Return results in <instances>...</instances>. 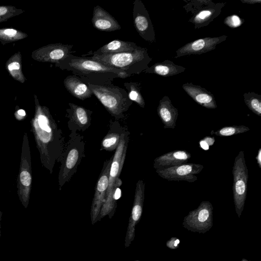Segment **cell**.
I'll return each mask as SVG.
<instances>
[{
    "label": "cell",
    "mask_w": 261,
    "mask_h": 261,
    "mask_svg": "<svg viewBox=\"0 0 261 261\" xmlns=\"http://www.w3.org/2000/svg\"><path fill=\"white\" fill-rule=\"evenodd\" d=\"M21 58L20 53H16L8 61L6 67L11 75L16 80L24 83L25 77L21 70Z\"/></svg>",
    "instance_id": "obj_25"
},
{
    "label": "cell",
    "mask_w": 261,
    "mask_h": 261,
    "mask_svg": "<svg viewBox=\"0 0 261 261\" xmlns=\"http://www.w3.org/2000/svg\"><path fill=\"white\" fill-rule=\"evenodd\" d=\"M157 113L164 124V128H175L178 112L168 96H164L160 99L157 108Z\"/></svg>",
    "instance_id": "obj_20"
},
{
    "label": "cell",
    "mask_w": 261,
    "mask_h": 261,
    "mask_svg": "<svg viewBox=\"0 0 261 261\" xmlns=\"http://www.w3.org/2000/svg\"><path fill=\"white\" fill-rule=\"evenodd\" d=\"M91 21L93 26L100 31L113 32L121 29L117 20L98 5L94 7Z\"/></svg>",
    "instance_id": "obj_19"
},
{
    "label": "cell",
    "mask_w": 261,
    "mask_h": 261,
    "mask_svg": "<svg viewBox=\"0 0 261 261\" xmlns=\"http://www.w3.org/2000/svg\"><path fill=\"white\" fill-rule=\"evenodd\" d=\"M87 84L92 94L112 116L116 119L124 117V113L133 104L125 90L113 84L105 85Z\"/></svg>",
    "instance_id": "obj_4"
},
{
    "label": "cell",
    "mask_w": 261,
    "mask_h": 261,
    "mask_svg": "<svg viewBox=\"0 0 261 261\" xmlns=\"http://www.w3.org/2000/svg\"><path fill=\"white\" fill-rule=\"evenodd\" d=\"M60 162L58 176L60 189L76 172L77 168L85 156L84 138L77 132H71Z\"/></svg>",
    "instance_id": "obj_6"
},
{
    "label": "cell",
    "mask_w": 261,
    "mask_h": 261,
    "mask_svg": "<svg viewBox=\"0 0 261 261\" xmlns=\"http://www.w3.org/2000/svg\"><path fill=\"white\" fill-rule=\"evenodd\" d=\"M32 185V162L29 139L25 133L22 138L20 163L17 179V193L24 208H27Z\"/></svg>",
    "instance_id": "obj_8"
},
{
    "label": "cell",
    "mask_w": 261,
    "mask_h": 261,
    "mask_svg": "<svg viewBox=\"0 0 261 261\" xmlns=\"http://www.w3.org/2000/svg\"><path fill=\"white\" fill-rule=\"evenodd\" d=\"M244 21V19L237 15L233 14L227 16L224 20V23L231 28H236L242 25Z\"/></svg>",
    "instance_id": "obj_30"
},
{
    "label": "cell",
    "mask_w": 261,
    "mask_h": 261,
    "mask_svg": "<svg viewBox=\"0 0 261 261\" xmlns=\"http://www.w3.org/2000/svg\"><path fill=\"white\" fill-rule=\"evenodd\" d=\"M26 37H27V34L14 29H0V41H1L5 42L16 41Z\"/></svg>",
    "instance_id": "obj_29"
},
{
    "label": "cell",
    "mask_w": 261,
    "mask_h": 261,
    "mask_svg": "<svg viewBox=\"0 0 261 261\" xmlns=\"http://www.w3.org/2000/svg\"><path fill=\"white\" fill-rule=\"evenodd\" d=\"M182 87L187 94L201 106L207 109L217 108L213 94L206 89L191 82L184 84Z\"/></svg>",
    "instance_id": "obj_17"
},
{
    "label": "cell",
    "mask_w": 261,
    "mask_h": 261,
    "mask_svg": "<svg viewBox=\"0 0 261 261\" xmlns=\"http://www.w3.org/2000/svg\"><path fill=\"white\" fill-rule=\"evenodd\" d=\"M134 42L115 39L103 45L91 55H110L126 51H132L138 48Z\"/></svg>",
    "instance_id": "obj_22"
},
{
    "label": "cell",
    "mask_w": 261,
    "mask_h": 261,
    "mask_svg": "<svg viewBox=\"0 0 261 261\" xmlns=\"http://www.w3.org/2000/svg\"><path fill=\"white\" fill-rule=\"evenodd\" d=\"M183 8L188 16V21L195 29L208 25L221 13L225 3H214L211 0H184Z\"/></svg>",
    "instance_id": "obj_7"
},
{
    "label": "cell",
    "mask_w": 261,
    "mask_h": 261,
    "mask_svg": "<svg viewBox=\"0 0 261 261\" xmlns=\"http://www.w3.org/2000/svg\"><path fill=\"white\" fill-rule=\"evenodd\" d=\"M171 242H172V241H170ZM173 242L174 243H172V244L171 243H168V246H169V245H171V246H170V248H175L176 247V246H177V245L180 243V241L178 239H176V240H175L173 241Z\"/></svg>",
    "instance_id": "obj_37"
},
{
    "label": "cell",
    "mask_w": 261,
    "mask_h": 261,
    "mask_svg": "<svg viewBox=\"0 0 261 261\" xmlns=\"http://www.w3.org/2000/svg\"><path fill=\"white\" fill-rule=\"evenodd\" d=\"M25 116V112L22 109H19L15 113L16 118L21 120Z\"/></svg>",
    "instance_id": "obj_32"
},
{
    "label": "cell",
    "mask_w": 261,
    "mask_h": 261,
    "mask_svg": "<svg viewBox=\"0 0 261 261\" xmlns=\"http://www.w3.org/2000/svg\"><path fill=\"white\" fill-rule=\"evenodd\" d=\"M66 117L69 119L68 126L71 132H84L91 125L92 111L75 104L68 103Z\"/></svg>",
    "instance_id": "obj_14"
},
{
    "label": "cell",
    "mask_w": 261,
    "mask_h": 261,
    "mask_svg": "<svg viewBox=\"0 0 261 261\" xmlns=\"http://www.w3.org/2000/svg\"><path fill=\"white\" fill-rule=\"evenodd\" d=\"M89 58L108 66L120 69L129 75L139 74L143 72L152 61L147 49L141 46L132 51L110 55H91Z\"/></svg>",
    "instance_id": "obj_3"
},
{
    "label": "cell",
    "mask_w": 261,
    "mask_h": 261,
    "mask_svg": "<svg viewBox=\"0 0 261 261\" xmlns=\"http://www.w3.org/2000/svg\"><path fill=\"white\" fill-rule=\"evenodd\" d=\"M124 130L118 122H113L101 143V149L109 151L116 150L119 144L121 135Z\"/></svg>",
    "instance_id": "obj_24"
},
{
    "label": "cell",
    "mask_w": 261,
    "mask_h": 261,
    "mask_svg": "<svg viewBox=\"0 0 261 261\" xmlns=\"http://www.w3.org/2000/svg\"><path fill=\"white\" fill-rule=\"evenodd\" d=\"M243 95L247 107L255 114L261 116V95L254 92L245 93Z\"/></svg>",
    "instance_id": "obj_27"
},
{
    "label": "cell",
    "mask_w": 261,
    "mask_h": 261,
    "mask_svg": "<svg viewBox=\"0 0 261 261\" xmlns=\"http://www.w3.org/2000/svg\"><path fill=\"white\" fill-rule=\"evenodd\" d=\"M125 89L127 90L129 99L136 102L140 107L145 108V102L141 93L140 83L137 82H125L124 83Z\"/></svg>",
    "instance_id": "obj_26"
},
{
    "label": "cell",
    "mask_w": 261,
    "mask_h": 261,
    "mask_svg": "<svg viewBox=\"0 0 261 261\" xmlns=\"http://www.w3.org/2000/svg\"><path fill=\"white\" fill-rule=\"evenodd\" d=\"M250 128L244 125H231L223 127L216 132L212 131L211 134L218 137H228L247 132Z\"/></svg>",
    "instance_id": "obj_28"
},
{
    "label": "cell",
    "mask_w": 261,
    "mask_h": 261,
    "mask_svg": "<svg viewBox=\"0 0 261 261\" xmlns=\"http://www.w3.org/2000/svg\"><path fill=\"white\" fill-rule=\"evenodd\" d=\"M199 146H200V147L204 150H208L209 149V146L208 145V144L204 141L202 139L200 140L199 142Z\"/></svg>",
    "instance_id": "obj_35"
},
{
    "label": "cell",
    "mask_w": 261,
    "mask_h": 261,
    "mask_svg": "<svg viewBox=\"0 0 261 261\" xmlns=\"http://www.w3.org/2000/svg\"><path fill=\"white\" fill-rule=\"evenodd\" d=\"M129 135V132L124 129L121 135L119 144L113 157L109 175L106 201L101 210V214L102 215L108 214L115 206V193L122 183L119 176L125 159Z\"/></svg>",
    "instance_id": "obj_5"
},
{
    "label": "cell",
    "mask_w": 261,
    "mask_h": 261,
    "mask_svg": "<svg viewBox=\"0 0 261 261\" xmlns=\"http://www.w3.org/2000/svg\"><path fill=\"white\" fill-rule=\"evenodd\" d=\"M63 84L70 94L77 99L84 100L93 95L88 84L74 74L66 76Z\"/></svg>",
    "instance_id": "obj_21"
},
{
    "label": "cell",
    "mask_w": 261,
    "mask_h": 261,
    "mask_svg": "<svg viewBox=\"0 0 261 261\" xmlns=\"http://www.w3.org/2000/svg\"><path fill=\"white\" fill-rule=\"evenodd\" d=\"M73 45L48 44L35 51L34 58L40 62L57 63L72 54Z\"/></svg>",
    "instance_id": "obj_13"
},
{
    "label": "cell",
    "mask_w": 261,
    "mask_h": 261,
    "mask_svg": "<svg viewBox=\"0 0 261 261\" xmlns=\"http://www.w3.org/2000/svg\"><path fill=\"white\" fill-rule=\"evenodd\" d=\"M55 66L71 72L87 83L96 85L112 84L116 79L130 76L120 69L108 66L89 57L72 54L56 63Z\"/></svg>",
    "instance_id": "obj_2"
},
{
    "label": "cell",
    "mask_w": 261,
    "mask_h": 261,
    "mask_svg": "<svg viewBox=\"0 0 261 261\" xmlns=\"http://www.w3.org/2000/svg\"><path fill=\"white\" fill-rule=\"evenodd\" d=\"M133 17L134 26L139 35L150 43L156 41L155 31L149 13L141 0L133 3Z\"/></svg>",
    "instance_id": "obj_10"
},
{
    "label": "cell",
    "mask_w": 261,
    "mask_h": 261,
    "mask_svg": "<svg viewBox=\"0 0 261 261\" xmlns=\"http://www.w3.org/2000/svg\"><path fill=\"white\" fill-rule=\"evenodd\" d=\"M202 139L204 140L209 146L213 145L215 141L214 137L210 136H206Z\"/></svg>",
    "instance_id": "obj_33"
},
{
    "label": "cell",
    "mask_w": 261,
    "mask_h": 261,
    "mask_svg": "<svg viewBox=\"0 0 261 261\" xmlns=\"http://www.w3.org/2000/svg\"><path fill=\"white\" fill-rule=\"evenodd\" d=\"M232 193L236 211L239 217L243 210L246 198L248 171L244 152L240 151L234 159L232 167Z\"/></svg>",
    "instance_id": "obj_9"
},
{
    "label": "cell",
    "mask_w": 261,
    "mask_h": 261,
    "mask_svg": "<svg viewBox=\"0 0 261 261\" xmlns=\"http://www.w3.org/2000/svg\"><path fill=\"white\" fill-rule=\"evenodd\" d=\"M227 35L218 37H206L187 43L176 51L174 58L186 55H201L214 50L216 46L226 40Z\"/></svg>",
    "instance_id": "obj_12"
},
{
    "label": "cell",
    "mask_w": 261,
    "mask_h": 261,
    "mask_svg": "<svg viewBox=\"0 0 261 261\" xmlns=\"http://www.w3.org/2000/svg\"><path fill=\"white\" fill-rule=\"evenodd\" d=\"M113 157V156L105 162L96 184L92 204V212L94 217H96L98 214L106 201L109 175Z\"/></svg>",
    "instance_id": "obj_16"
},
{
    "label": "cell",
    "mask_w": 261,
    "mask_h": 261,
    "mask_svg": "<svg viewBox=\"0 0 261 261\" xmlns=\"http://www.w3.org/2000/svg\"><path fill=\"white\" fill-rule=\"evenodd\" d=\"M13 8L8 6H0V17H4L5 16H8V14L12 13Z\"/></svg>",
    "instance_id": "obj_31"
},
{
    "label": "cell",
    "mask_w": 261,
    "mask_h": 261,
    "mask_svg": "<svg viewBox=\"0 0 261 261\" xmlns=\"http://www.w3.org/2000/svg\"><path fill=\"white\" fill-rule=\"evenodd\" d=\"M255 159L258 167L261 168V148H259Z\"/></svg>",
    "instance_id": "obj_34"
},
{
    "label": "cell",
    "mask_w": 261,
    "mask_h": 261,
    "mask_svg": "<svg viewBox=\"0 0 261 261\" xmlns=\"http://www.w3.org/2000/svg\"><path fill=\"white\" fill-rule=\"evenodd\" d=\"M31 126L41 164L51 174L55 164L61 160L65 147V138L48 108L41 106L36 98Z\"/></svg>",
    "instance_id": "obj_1"
},
{
    "label": "cell",
    "mask_w": 261,
    "mask_h": 261,
    "mask_svg": "<svg viewBox=\"0 0 261 261\" xmlns=\"http://www.w3.org/2000/svg\"><path fill=\"white\" fill-rule=\"evenodd\" d=\"M202 165L195 163H185L163 170H156L162 178L169 181H186L189 182L196 181V175L203 169Z\"/></svg>",
    "instance_id": "obj_11"
},
{
    "label": "cell",
    "mask_w": 261,
    "mask_h": 261,
    "mask_svg": "<svg viewBox=\"0 0 261 261\" xmlns=\"http://www.w3.org/2000/svg\"><path fill=\"white\" fill-rule=\"evenodd\" d=\"M2 212L0 210V238L1 237V221H2Z\"/></svg>",
    "instance_id": "obj_38"
},
{
    "label": "cell",
    "mask_w": 261,
    "mask_h": 261,
    "mask_svg": "<svg viewBox=\"0 0 261 261\" xmlns=\"http://www.w3.org/2000/svg\"><path fill=\"white\" fill-rule=\"evenodd\" d=\"M241 2L244 4H260L261 0H241Z\"/></svg>",
    "instance_id": "obj_36"
},
{
    "label": "cell",
    "mask_w": 261,
    "mask_h": 261,
    "mask_svg": "<svg viewBox=\"0 0 261 261\" xmlns=\"http://www.w3.org/2000/svg\"><path fill=\"white\" fill-rule=\"evenodd\" d=\"M191 154L185 150H175L164 153L154 160L153 168L163 170L187 163Z\"/></svg>",
    "instance_id": "obj_18"
},
{
    "label": "cell",
    "mask_w": 261,
    "mask_h": 261,
    "mask_svg": "<svg viewBox=\"0 0 261 261\" xmlns=\"http://www.w3.org/2000/svg\"><path fill=\"white\" fill-rule=\"evenodd\" d=\"M213 209L210 202H201L196 209L191 211L185 217V225L198 229L207 228L212 225Z\"/></svg>",
    "instance_id": "obj_15"
},
{
    "label": "cell",
    "mask_w": 261,
    "mask_h": 261,
    "mask_svg": "<svg viewBox=\"0 0 261 261\" xmlns=\"http://www.w3.org/2000/svg\"><path fill=\"white\" fill-rule=\"evenodd\" d=\"M186 68L175 64L172 61L166 60L155 63L143 71L146 73H153L164 77L175 75L183 72Z\"/></svg>",
    "instance_id": "obj_23"
}]
</instances>
